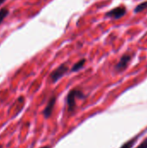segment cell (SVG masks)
Segmentation results:
<instances>
[{"mask_svg": "<svg viewBox=\"0 0 147 148\" xmlns=\"http://www.w3.org/2000/svg\"><path fill=\"white\" fill-rule=\"evenodd\" d=\"M68 70V68L67 66V64H62L61 65L59 68H57L55 70H54L51 75H50V80L52 81V82H56L58 80H60Z\"/></svg>", "mask_w": 147, "mask_h": 148, "instance_id": "cell-2", "label": "cell"}, {"mask_svg": "<svg viewBox=\"0 0 147 148\" xmlns=\"http://www.w3.org/2000/svg\"><path fill=\"white\" fill-rule=\"evenodd\" d=\"M8 13H9V10H8L7 9H5V8L2 9V10H0V23L3 22V19L6 17V16L8 15Z\"/></svg>", "mask_w": 147, "mask_h": 148, "instance_id": "cell-9", "label": "cell"}, {"mask_svg": "<svg viewBox=\"0 0 147 148\" xmlns=\"http://www.w3.org/2000/svg\"><path fill=\"white\" fill-rule=\"evenodd\" d=\"M147 8V2H144V3H139L135 9H134V12L135 13H139V12H141L142 10H144L145 9Z\"/></svg>", "mask_w": 147, "mask_h": 148, "instance_id": "cell-7", "label": "cell"}, {"mask_svg": "<svg viewBox=\"0 0 147 148\" xmlns=\"http://www.w3.org/2000/svg\"><path fill=\"white\" fill-rule=\"evenodd\" d=\"M76 97L83 98L84 95H83L82 92L78 90V89H73L68 93V97H67V102H68L69 111H73L75 109V98Z\"/></svg>", "mask_w": 147, "mask_h": 148, "instance_id": "cell-1", "label": "cell"}, {"mask_svg": "<svg viewBox=\"0 0 147 148\" xmlns=\"http://www.w3.org/2000/svg\"><path fill=\"white\" fill-rule=\"evenodd\" d=\"M136 148H147V138L138 147Z\"/></svg>", "mask_w": 147, "mask_h": 148, "instance_id": "cell-10", "label": "cell"}, {"mask_svg": "<svg viewBox=\"0 0 147 148\" xmlns=\"http://www.w3.org/2000/svg\"><path fill=\"white\" fill-rule=\"evenodd\" d=\"M3 2H4V0H0V5H1Z\"/></svg>", "mask_w": 147, "mask_h": 148, "instance_id": "cell-11", "label": "cell"}, {"mask_svg": "<svg viewBox=\"0 0 147 148\" xmlns=\"http://www.w3.org/2000/svg\"><path fill=\"white\" fill-rule=\"evenodd\" d=\"M85 62H86V60H85V59H81V61H79L77 63H75V64L73 66V68H72V71H73V72H75V71H78V70L81 69L83 68L84 64H85Z\"/></svg>", "mask_w": 147, "mask_h": 148, "instance_id": "cell-6", "label": "cell"}, {"mask_svg": "<svg viewBox=\"0 0 147 148\" xmlns=\"http://www.w3.org/2000/svg\"><path fill=\"white\" fill-rule=\"evenodd\" d=\"M137 140H138V137H135V138L132 139L131 140H129V141H127L126 143H125L120 148H133L134 143H135V141H136Z\"/></svg>", "mask_w": 147, "mask_h": 148, "instance_id": "cell-8", "label": "cell"}, {"mask_svg": "<svg viewBox=\"0 0 147 148\" xmlns=\"http://www.w3.org/2000/svg\"><path fill=\"white\" fill-rule=\"evenodd\" d=\"M131 56L130 55H124L121 58H120V62H118V64L116 65V67H115V69L117 70V71H121V70H124L126 67H127V65H128V62H130V60H131Z\"/></svg>", "mask_w": 147, "mask_h": 148, "instance_id": "cell-4", "label": "cell"}, {"mask_svg": "<svg viewBox=\"0 0 147 148\" xmlns=\"http://www.w3.org/2000/svg\"><path fill=\"white\" fill-rule=\"evenodd\" d=\"M55 104V97L53 96V97L49 100V101L48 102L46 108H45L44 110H43V115H44L45 118H49V117L51 115Z\"/></svg>", "mask_w": 147, "mask_h": 148, "instance_id": "cell-5", "label": "cell"}, {"mask_svg": "<svg viewBox=\"0 0 147 148\" xmlns=\"http://www.w3.org/2000/svg\"><path fill=\"white\" fill-rule=\"evenodd\" d=\"M126 13V9L124 6H120V7L114 8L112 10L108 11L107 13V16H109L114 19H119L122 17Z\"/></svg>", "mask_w": 147, "mask_h": 148, "instance_id": "cell-3", "label": "cell"}, {"mask_svg": "<svg viewBox=\"0 0 147 148\" xmlns=\"http://www.w3.org/2000/svg\"><path fill=\"white\" fill-rule=\"evenodd\" d=\"M41 148H49V147H41Z\"/></svg>", "mask_w": 147, "mask_h": 148, "instance_id": "cell-12", "label": "cell"}]
</instances>
